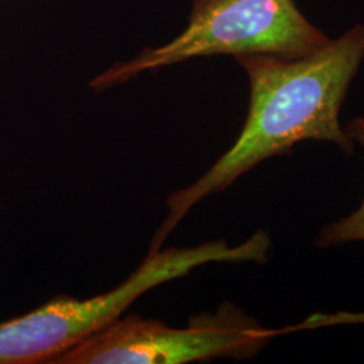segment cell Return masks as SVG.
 I'll return each instance as SVG.
<instances>
[{"mask_svg":"<svg viewBox=\"0 0 364 364\" xmlns=\"http://www.w3.org/2000/svg\"><path fill=\"white\" fill-rule=\"evenodd\" d=\"M344 131L353 144H360L364 150V117L350 122ZM359 240L364 242V200L362 205L348 218L324 227L316 239V245L326 248Z\"/></svg>","mask_w":364,"mask_h":364,"instance_id":"obj_5","label":"cell"},{"mask_svg":"<svg viewBox=\"0 0 364 364\" xmlns=\"http://www.w3.org/2000/svg\"><path fill=\"white\" fill-rule=\"evenodd\" d=\"M326 34L301 14L294 0H193L188 26L158 48H147L93 78L105 91L147 72L212 55L273 54L297 58L328 43Z\"/></svg>","mask_w":364,"mask_h":364,"instance_id":"obj_3","label":"cell"},{"mask_svg":"<svg viewBox=\"0 0 364 364\" xmlns=\"http://www.w3.org/2000/svg\"><path fill=\"white\" fill-rule=\"evenodd\" d=\"M273 328L231 304L173 328L141 314L112 324L58 356L53 364H186L212 359H251L273 340Z\"/></svg>","mask_w":364,"mask_h":364,"instance_id":"obj_4","label":"cell"},{"mask_svg":"<svg viewBox=\"0 0 364 364\" xmlns=\"http://www.w3.org/2000/svg\"><path fill=\"white\" fill-rule=\"evenodd\" d=\"M270 247V235L259 230L236 246L212 240L196 247L147 252L144 262L109 291L82 299L57 296L31 312L1 321L0 364H53L84 338L117 321L154 287L208 263H264Z\"/></svg>","mask_w":364,"mask_h":364,"instance_id":"obj_2","label":"cell"},{"mask_svg":"<svg viewBox=\"0 0 364 364\" xmlns=\"http://www.w3.org/2000/svg\"><path fill=\"white\" fill-rule=\"evenodd\" d=\"M250 80L247 119L228 151L186 188L166 200L168 213L149 251L162 248L183 218L208 196L232 186L242 176L304 141L335 144L355 154L341 129L340 108L364 58V26L348 30L318 50L287 58L273 54L235 57Z\"/></svg>","mask_w":364,"mask_h":364,"instance_id":"obj_1","label":"cell"},{"mask_svg":"<svg viewBox=\"0 0 364 364\" xmlns=\"http://www.w3.org/2000/svg\"><path fill=\"white\" fill-rule=\"evenodd\" d=\"M364 324V312L313 313L296 326H282L279 329H273L274 336H284L293 332L311 331L326 326H356Z\"/></svg>","mask_w":364,"mask_h":364,"instance_id":"obj_6","label":"cell"}]
</instances>
